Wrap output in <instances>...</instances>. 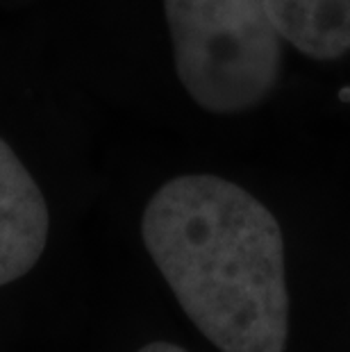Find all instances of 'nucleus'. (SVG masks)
<instances>
[{
    "instance_id": "f257e3e1",
    "label": "nucleus",
    "mask_w": 350,
    "mask_h": 352,
    "mask_svg": "<svg viewBox=\"0 0 350 352\" xmlns=\"http://www.w3.org/2000/svg\"><path fill=\"white\" fill-rule=\"evenodd\" d=\"M73 76L155 137L309 157L327 123L262 0H73Z\"/></svg>"
},
{
    "instance_id": "f03ea898",
    "label": "nucleus",
    "mask_w": 350,
    "mask_h": 352,
    "mask_svg": "<svg viewBox=\"0 0 350 352\" xmlns=\"http://www.w3.org/2000/svg\"><path fill=\"white\" fill-rule=\"evenodd\" d=\"M146 191L137 236L193 327L221 352H285L307 157L135 141Z\"/></svg>"
},
{
    "instance_id": "7ed1b4c3",
    "label": "nucleus",
    "mask_w": 350,
    "mask_h": 352,
    "mask_svg": "<svg viewBox=\"0 0 350 352\" xmlns=\"http://www.w3.org/2000/svg\"><path fill=\"white\" fill-rule=\"evenodd\" d=\"M327 121L350 123V0H262Z\"/></svg>"
},
{
    "instance_id": "20e7f679",
    "label": "nucleus",
    "mask_w": 350,
    "mask_h": 352,
    "mask_svg": "<svg viewBox=\"0 0 350 352\" xmlns=\"http://www.w3.org/2000/svg\"><path fill=\"white\" fill-rule=\"evenodd\" d=\"M53 214L39 179L0 132V289L34 271L48 248Z\"/></svg>"
},
{
    "instance_id": "39448f33",
    "label": "nucleus",
    "mask_w": 350,
    "mask_h": 352,
    "mask_svg": "<svg viewBox=\"0 0 350 352\" xmlns=\"http://www.w3.org/2000/svg\"><path fill=\"white\" fill-rule=\"evenodd\" d=\"M137 352H189V350L175 346V343H171V341H153V343H148V346L139 348Z\"/></svg>"
}]
</instances>
